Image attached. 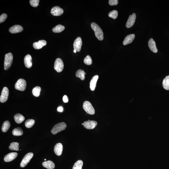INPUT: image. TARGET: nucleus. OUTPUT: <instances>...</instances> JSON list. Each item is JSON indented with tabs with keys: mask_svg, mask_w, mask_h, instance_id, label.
I'll use <instances>...</instances> for the list:
<instances>
[{
	"mask_svg": "<svg viewBox=\"0 0 169 169\" xmlns=\"http://www.w3.org/2000/svg\"><path fill=\"white\" fill-rule=\"evenodd\" d=\"M10 150H15L18 151L19 150V144L17 142H13L10 144L9 147Z\"/></svg>",
	"mask_w": 169,
	"mask_h": 169,
	"instance_id": "obj_30",
	"label": "nucleus"
},
{
	"mask_svg": "<svg viewBox=\"0 0 169 169\" xmlns=\"http://www.w3.org/2000/svg\"><path fill=\"white\" fill-rule=\"evenodd\" d=\"M23 132L22 130L20 128H15L12 131V134L14 136H20L23 135Z\"/></svg>",
	"mask_w": 169,
	"mask_h": 169,
	"instance_id": "obj_26",
	"label": "nucleus"
},
{
	"mask_svg": "<svg viewBox=\"0 0 169 169\" xmlns=\"http://www.w3.org/2000/svg\"><path fill=\"white\" fill-rule=\"evenodd\" d=\"M82 44L81 38L80 37H77L74 42L73 47L74 50L77 52H80L81 49Z\"/></svg>",
	"mask_w": 169,
	"mask_h": 169,
	"instance_id": "obj_10",
	"label": "nucleus"
},
{
	"mask_svg": "<svg viewBox=\"0 0 169 169\" xmlns=\"http://www.w3.org/2000/svg\"><path fill=\"white\" fill-rule=\"evenodd\" d=\"M42 165L44 167L48 169H54L55 167L54 163L50 160L43 162Z\"/></svg>",
	"mask_w": 169,
	"mask_h": 169,
	"instance_id": "obj_21",
	"label": "nucleus"
},
{
	"mask_svg": "<svg viewBox=\"0 0 169 169\" xmlns=\"http://www.w3.org/2000/svg\"><path fill=\"white\" fill-rule=\"evenodd\" d=\"M135 37V35L134 34H130L127 35L125 38L123 42V44L124 45H126L130 44L132 42Z\"/></svg>",
	"mask_w": 169,
	"mask_h": 169,
	"instance_id": "obj_19",
	"label": "nucleus"
},
{
	"mask_svg": "<svg viewBox=\"0 0 169 169\" xmlns=\"http://www.w3.org/2000/svg\"><path fill=\"white\" fill-rule=\"evenodd\" d=\"M83 123L85 128L88 129H94L96 126L97 123L96 121L88 120V121H85Z\"/></svg>",
	"mask_w": 169,
	"mask_h": 169,
	"instance_id": "obj_9",
	"label": "nucleus"
},
{
	"mask_svg": "<svg viewBox=\"0 0 169 169\" xmlns=\"http://www.w3.org/2000/svg\"><path fill=\"white\" fill-rule=\"evenodd\" d=\"M63 110V108L62 106H59L57 108V111L59 112H62Z\"/></svg>",
	"mask_w": 169,
	"mask_h": 169,
	"instance_id": "obj_38",
	"label": "nucleus"
},
{
	"mask_svg": "<svg viewBox=\"0 0 169 169\" xmlns=\"http://www.w3.org/2000/svg\"><path fill=\"white\" fill-rule=\"evenodd\" d=\"M86 74V73H85L84 70L79 69L76 72V77L80 78L81 80L83 81L85 80V75Z\"/></svg>",
	"mask_w": 169,
	"mask_h": 169,
	"instance_id": "obj_23",
	"label": "nucleus"
},
{
	"mask_svg": "<svg viewBox=\"0 0 169 169\" xmlns=\"http://www.w3.org/2000/svg\"><path fill=\"white\" fill-rule=\"evenodd\" d=\"M63 102L65 103H67L68 102V99L67 96L66 95H65L63 97Z\"/></svg>",
	"mask_w": 169,
	"mask_h": 169,
	"instance_id": "obj_37",
	"label": "nucleus"
},
{
	"mask_svg": "<svg viewBox=\"0 0 169 169\" xmlns=\"http://www.w3.org/2000/svg\"><path fill=\"white\" fill-rule=\"evenodd\" d=\"M33 156V154L32 153H29L26 154L23 158L20 164L21 167H24L26 166L28 163L30 162V160Z\"/></svg>",
	"mask_w": 169,
	"mask_h": 169,
	"instance_id": "obj_7",
	"label": "nucleus"
},
{
	"mask_svg": "<svg viewBox=\"0 0 169 169\" xmlns=\"http://www.w3.org/2000/svg\"><path fill=\"white\" fill-rule=\"evenodd\" d=\"M46 160V159H45V160Z\"/></svg>",
	"mask_w": 169,
	"mask_h": 169,
	"instance_id": "obj_40",
	"label": "nucleus"
},
{
	"mask_svg": "<svg viewBox=\"0 0 169 169\" xmlns=\"http://www.w3.org/2000/svg\"><path fill=\"white\" fill-rule=\"evenodd\" d=\"M64 65L61 59L58 58L56 59L54 64V69L58 73H60L63 70Z\"/></svg>",
	"mask_w": 169,
	"mask_h": 169,
	"instance_id": "obj_6",
	"label": "nucleus"
},
{
	"mask_svg": "<svg viewBox=\"0 0 169 169\" xmlns=\"http://www.w3.org/2000/svg\"><path fill=\"white\" fill-rule=\"evenodd\" d=\"M24 65L26 67L29 68L32 66V59L30 55H27L25 56L24 60Z\"/></svg>",
	"mask_w": 169,
	"mask_h": 169,
	"instance_id": "obj_16",
	"label": "nucleus"
},
{
	"mask_svg": "<svg viewBox=\"0 0 169 169\" xmlns=\"http://www.w3.org/2000/svg\"><path fill=\"white\" fill-rule=\"evenodd\" d=\"M13 56L12 53H9L6 54L4 61V69L5 70H8L12 64Z\"/></svg>",
	"mask_w": 169,
	"mask_h": 169,
	"instance_id": "obj_2",
	"label": "nucleus"
},
{
	"mask_svg": "<svg viewBox=\"0 0 169 169\" xmlns=\"http://www.w3.org/2000/svg\"><path fill=\"white\" fill-rule=\"evenodd\" d=\"M7 17V15L6 14L4 13L1 14L0 16V23H1L5 21Z\"/></svg>",
	"mask_w": 169,
	"mask_h": 169,
	"instance_id": "obj_35",
	"label": "nucleus"
},
{
	"mask_svg": "<svg viewBox=\"0 0 169 169\" xmlns=\"http://www.w3.org/2000/svg\"><path fill=\"white\" fill-rule=\"evenodd\" d=\"M14 118L15 122L18 124L22 122L25 119L24 117L19 113L16 114L14 116Z\"/></svg>",
	"mask_w": 169,
	"mask_h": 169,
	"instance_id": "obj_22",
	"label": "nucleus"
},
{
	"mask_svg": "<svg viewBox=\"0 0 169 169\" xmlns=\"http://www.w3.org/2000/svg\"><path fill=\"white\" fill-rule=\"evenodd\" d=\"M118 14V11L116 10H114L109 13L108 16L110 18L115 19L117 18Z\"/></svg>",
	"mask_w": 169,
	"mask_h": 169,
	"instance_id": "obj_32",
	"label": "nucleus"
},
{
	"mask_svg": "<svg viewBox=\"0 0 169 169\" xmlns=\"http://www.w3.org/2000/svg\"><path fill=\"white\" fill-rule=\"evenodd\" d=\"M148 46L150 50L153 52L156 53L157 52V50L156 47L155 41L152 38L150 39L149 40Z\"/></svg>",
	"mask_w": 169,
	"mask_h": 169,
	"instance_id": "obj_17",
	"label": "nucleus"
},
{
	"mask_svg": "<svg viewBox=\"0 0 169 169\" xmlns=\"http://www.w3.org/2000/svg\"><path fill=\"white\" fill-rule=\"evenodd\" d=\"M63 12V10L59 6L53 7L51 11V14L55 16H59L61 15Z\"/></svg>",
	"mask_w": 169,
	"mask_h": 169,
	"instance_id": "obj_12",
	"label": "nucleus"
},
{
	"mask_svg": "<svg viewBox=\"0 0 169 169\" xmlns=\"http://www.w3.org/2000/svg\"><path fill=\"white\" fill-rule=\"evenodd\" d=\"M35 123V121L34 120L32 119H29L27 120L25 123V125L26 127L27 128H31Z\"/></svg>",
	"mask_w": 169,
	"mask_h": 169,
	"instance_id": "obj_31",
	"label": "nucleus"
},
{
	"mask_svg": "<svg viewBox=\"0 0 169 169\" xmlns=\"http://www.w3.org/2000/svg\"><path fill=\"white\" fill-rule=\"evenodd\" d=\"M109 4L111 6L116 5L118 4V0H109Z\"/></svg>",
	"mask_w": 169,
	"mask_h": 169,
	"instance_id": "obj_36",
	"label": "nucleus"
},
{
	"mask_svg": "<svg viewBox=\"0 0 169 169\" xmlns=\"http://www.w3.org/2000/svg\"><path fill=\"white\" fill-rule=\"evenodd\" d=\"M83 107L86 112L90 115H93L95 113V109L90 102L86 101L84 102Z\"/></svg>",
	"mask_w": 169,
	"mask_h": 169,
	"instance_id": "obj_4",
	"label": "nucleus"
},
{
	"mask_svg": "<svg viewBox=\"0 0 169 169\" xmlns=\"http://www.w3.org/2000/svg\"><path fill=\"white\" fill-rule=\"evenodd\" d=\"M47 44V41L45 40H40L37 42H35L33 43V47L35 49H40L44 46H46Z\"/></svg>",
	"mask_w": 169,
	"mask_h": 169,
	"instance_id": "obj_15",
	"label": "nucleus"
},
{
	"mask_svg": "<svg viewBox=\"0 0 169 169\" xmlns=\"http://www.w3.org/2000/svg\"><path fill=\"white\" fill-rule=\"evenodd\" d=\"M76 51H76V50H74V52L75 53H76Z\"/></svg>",
	"mask_w": 169,
	"mask_h": 169,
	"instance_id": "obj_39",
	"label": "nucleus"
},
{
	"mask_svg": "<svg viewBox=\"0 0 169 169\" xmlns=\"http://www.w3.org/2000/svg\"><path fill=\"white\" fill-rule=\"evenodd\" d=\"M10 126H11V124L9 121H5L3 123L1 128L3 132H7L9 129Z\"/></svg>",
	"mask_w": 169,
	"mask_h": 169,
	"instance_id": "obj_24",
	"label": "nucleus"
},
{
	"mask_svg": "<svg viewBox=\"0 0 169 169\" xmlns=\"http://www.w3.org/2000/svg\"><path fill=\"white\" fill-rule=\"evenodd\" d=\"M66 124L64 122L59 123L53 127L51 130V132L54 135L66 129Z\"/></svg>",
	"mask_w": 169,
	"mask_h": 169,
	"instance_id": "obj_3",
	"label": "nucleus"
},
{
	"mask_svg": "<svg viewBox=\"0 0 169 169\" xmlns=\"http://www.w3.org/2000/svg\"><path fill=\"white\" fill-rule=\"evenodd\" d=\"M40 1L39 0H31L30 3L31 5L33 7H37L39 5Z\"/></svg>",
	"mask_w": 169,
	"mask_h": 169,
	"instance_id": "obj_34",
	"label": "nucleus"
},
{
	"mask_svg": "<svg viewBox=\"0 0 169 169\" xmlns=\"http://www.w3.org/2000/svg\"><path fill=\"white\" fill-rule=\"evenodd\" d=\"M41 88L40 86H37L33 89L32 92L33 95L35 97H39L40 95V93Z\"/></svg>",
	"mask_w": 169,
	"mask_h": 169,
	"instance_id": "obj_29",
	"label": "nucleus"
},
{
	"mask_svg": "<svg viewBox=\"0 0 169 169\" xmlns=\"http://www.w3.org/2000/svg\"><path fill=\"white\" fill-rule=\"evenodd\" d=\"M65 29L64 26L61 24H59L53 29L52 31L54 33H60L63 31Z\"/></svg>",
	"mask_w": 169,
	"mask_h": 169,
	"instance_id": "obj_25",
	"label": "nucleus"
},
{
	"mask_svg": "<svg viewBox=\"0 0 169 169\" xmlns=\"http://www.w3.org/2000/svg\"><path fill=\"white\" fill-rule=\"evenodd\" d=\"M163 87L166 90H169V76H167L164 79L163 82Z\"/></svg>",
	"mask_w": 169,
	"mask_h": 169,
	"instance_id": "obj_27",
	"label": "nucleus"
},
{
	"mask_svg": "<svg viewBox=\"0 0 169 169\" xmlns=\"http://www.w3.org/2000/svg\"><path fill=\"white\" fill-rule=\"evenodd\" d=\"M83 162L82 160H78L74 165L73 169H82Z\"/></svg>",
	"mask_w": 169,
	"mask_h": 169,
	"instance_id": "obj_28",
	"label": "nucleus"
},
{
	"mask_svg": "<svg viewBox=\"0 0 169 169\" xmlns=\"http://www.w3.org/2000/svg\"><path fill=\"white\" fill-rule=\"evenodd\" d=\"M26 86V82L24 79H20L16 83L15 88L16 89L21 91L25 90Z\"/></svg>",
	"mask_w": 169,
	"mask_h": 169,
	"instance_id": "obj_5",
	"label": "nucleus"
},
{
	"mask_svg": "<svg viewBox=\"0 0 169 169\" xmlns=\"http://www.w3.org/2000/svg\"><path fill=\"white\" fill-rule=\"evenodd\" d=\"M136 17L135 13L132 14L129 16L126 24L127 28H129L133 26L135 22Z\"/></svg>",
	"mask_w": 169,
	"mask_h": 169,
	"instance_id": "obj_11",
	"label": "nucleus"
},
{
	"mask_svg": "<svg viewBox=\"0 0 169 169\" xmlns=\"http://www.w3.org/2000/svg\"><path fill=\"white\" fill-rule=\"evenodd\" d=\"M9 95V90L8 88L5 87L3 88L2 91L1 97H0V102L1 103H4L7 100Z\"/></svg>",
	"mask_w": 169,
	"mask_h": 169,
	"instance_id": "obj_8",
	"label": "nucleus"
},
{
	"mask_svg": "<svg viewBox=\"0 0 169 169\" xmlns=\"http://www.w3.org/2000/svg\"><path fill=\"white\" fill-rule=\"evenodd\" d=\"M85 64L87 65H90L92 63V60L90 56L88 55L86 56L84 60Z\"/></svg>",
	"mask_w": 169,
	"mask_h": 169,
	"instance_id": "obj_33",
	"label": "nucleus"
},
{
	"mask_svg": "<svg viewBox=\"0 0 169 169\" xmlns=\"http://www.w3.org/2000/svg\"><path fill=\"white\" fill-rule=\"evenodd\" d=\"M91 26L94 31L95 35L98 39L102 40L103 39V33L102 29L97 24L95 23H92L91 24Z\"/></svg>",
	"mask_w": 169,
	"mask_h": 169,
	"instance_id": "obj_1",
	"label": "nucleus"
},
{
	"mask_svg": "<svg viewBox=\"0 0 169 169\" xmlns=\"http://www.w3.org/2000/svg\"><path fill=\"white\" fill-rule=\"evenodd\" d=\"M99 76L98 75H96L92 77L90 83V87L92 91H94L95 87H96V85L97 82L99 79Z\"/></svg>",
	"mask_w": 169,
	"mask_h": 169,
	"instance_id": "obj_20",
	"label": "nucleus"
},
{
	"mask_svg": "<svg viewBox=\"0 0 169 169\" xmlns=\"http://www.w3.org/2000/svg\"><path fill=\"white\" fill-rule=\"evenodd\" d=\"M23 30V28L21 26L19 25H15L13 26L9 29V31L10 33L12 34H15L21 32Z\"/></svg>",
	"mask_w": 169,
	"mask_h": 169,
	"instance_id": "obj_14",
	"label": "nucleus"
},
{
	"mask_svg": "<svg viewBox=\"0 0 169 169\" xmlns=\"http://www.w3.org/2000/svg\"><path fill=\"white\" fill-rule=\"evenodd\" d=\"M18 154L16 153L13 152L9 153L5 156L4 158V161L8 162L13 161L17 157Z\"/></svg>",
	"mask_w": 169,
	"mask_h": 169,
	"instance_id": "obj_13",
	"label": "nucleus"
},
{
	"mask_svg": "<svg viewBox=\"0 0 169 169\" xmlns=\"http://www.w3.org/2000/svg\"><path fill=\"white\" fill-rule=\"evenodd\" d=\"M63 147L62 144L60 143L56 144L54 147V151L56 155L60 156L61 155L63 151Z\"/></svg>",
	"mask_w": 169,
	"mask_h": 169,
	"instance_id": "obj_18",
	"label": "nucleus"
}]
</instances>
